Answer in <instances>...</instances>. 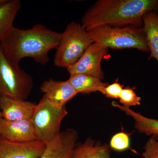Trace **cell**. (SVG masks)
<instances>
[{
  "instance_id": "6da1fadb",
  "label": "cell",
  "mask_w": 158,
  "mask_h": 158,
  "mask_svg": "<svg viewBox=\"0 0 158 158\" xmlns=\"http://www.w3.org/2000/svg\"><path fill=\"white\" fill-rule=\"evenodd\" d=\"M61 33L38 24L28 29L14 27L0 42L5 56L14 64L19 65L23 59L30 58L45 65L49 52L59 45Z\"/></svg>"
},
{
  "instance_id": "7a4b0ae2",
  "label": "cell",
  "mask_w": 158,
  "mask_h": 158,
  "mask_svg": "<svg viewBox=\"0 0 158 158\" xmlns=\"http://www.w3.org/2000/svg\"><path fill=\"white\" fill-rule=\"evenodd\" d=\"M151 11L158 12V0H99L85 12L81 25L87 31L103 26L141 27Z\"/></svg>"
},
{
  "instance_id": "3957f363",
  "label": "cell",
  "mask_w": 158,
  "mask_h": 158,
  "mask_svg": "<svg viewBox=\"0 0 158 158\" xmlns=\"http://www.w3.org/2000/svg\"><path fill=\"white\" fill-rule=\"evenodd\" d=\"M94 43L113 49L135 48L149 52L142 27L128 26L112 27L103 26L88 30Z\"/></svg>"
},
{
  "instance_id": "277c9868",
  "label": "cell",
  "mask_w": 158,
  "mask_h": 158,
  "mask_svg": "<svg viewBox=\"0 0 158 158\" xmlns=\"http://www.w3.org/2000/svg\"><path fill=\"white\" fill-rule=\"evenodd\" d=\"M93 43L81 24L74 22L69 23L61 33L54 58V65L67 69L77 62Z\"/></svg>"
},
{
  "instance_id": "5b68a950",
  "label": "cell",
  "mask_w": 158,
  "mask_h": 158,
  "mask_svg": "<svg viewBox=\"0 0 158 158\" xmlns=\"http://www.w3.org/2000/svg\"><path fill=\"white\" fill-rule=\"evenodd\" d=\"M33 87L32 76L19 65L11 62L0 45V95L26 100Z\"/></svg>"
},
{
  "instance_id": "8992f818",
  "label": "cell",
  "mask_w": 158,
  "mask_h": 158,
  "mask_svg": "<svg viewBox=\"0 0 158 158\" xmlns=\"http://www.w3.org/2000/svg\"><path fill=\"white\" fill-rule=\"evenodd\" d=\"M67 114L66 106L61 108L56 107L44 95L36 104L31 118L37 140L45 145L54 140L61 132V123Z\"/></svg>"
},
{
  "instance_id": "52a82bcc",
  "label": "cell",
  "mask_w": 158,
  "mask_h": 158,
  "mask_svg": "<svg viewBox=\"0 0 158 158\" xmlns=\"http://www.w3.org/2000/svg\"><path fill=\"white\" fill-rule=\"evenodd\" d=\"M108 53V48L93 43L85 51L77 62L67 68L70 74H85L103 80L104 73L101 67L102 60Z\"/></svg>"
},
{
  "instance_id": "ba28073f",
  "label": "cell",
  "mask_w": 158,
  "mask_h": 158,
  "mask_svg": "<svg viewBox=\"0 0 158 158\" xmlns=\"http://www.w3.org/2000/svg\"><path fill=\"white\" fill-rule=\"evenodd\" d=\"M78 139V134L74 129L60 132L54 140L46 145L39 158H72Z\"/></svg>"
},
{
  "instance_id": "9c48e42d",
  "label": "cell",
  "mask_w": 158,
  "mask_h": 158,
  "mask_svg": "<svg viewBox=\"0 0 158 158\" xmlns=\"http://www.w3.org/2000/svg\"><path fill=\"white\" fill-rule=\"evenodd\" d=\"M46 145L38 140L18 143L0 136V158H39Z\"/></svg>"
},
{
  "instance_id": "30bf717a",
  "label": "cell",
  "mask_w": 158,
  "mask_h": 158,
  "mask_svg": "<svg viewBox=\"0 0 158 158\" xmlns=\"http://www.w3.org/2000/svg\"><path fill=\"white\" fill-rule=\"evenodd\" d=\"M0 136L18 143L37 140L31 119L9 121L2 118L0 120Z\"/></svg>"
},
{
  "instance_id": "8fae6325",
  "label": "cell",
  "mask_w": 158,
  "mask_h": 158,
  "mask_svg": "<svg viewBox=\"0 0 158 158\" xmlns=\"http://www.w3.org/2000/svg\"><path fill=\"white\" fill-rule=\"evenodd\" d=\"M40 90L51 104L58 108L65 106L68 102L78 94L68 80H47L43 82Z\"/></svg>"
},
{
  "instance_id": "7c38bea8",
  "label": "cell",
  "mask_w": 158,
  "mask_h": 158,
  "mask_svg": "<svg viewBox=\"0 0 158 158\" xmlns=\"http://www.w3.org/2000/svg\"><path fill=\"white\" fill-rule=\"evenodd\" d=\"M36 104L26 100L0 95L2 118L9 121L31 119Z\"/></svg>"
},
{
  "instance_id": "4fadbf2b",
  "label": "cell",
  "mask_w": 158,
  "mask_h": 158,
  "mask_svg": "<svg viewBox=\"0 0 158 158\" xmlns=\"http://www.w3.org/2000/svg\"><path fill=\"white\" fill-rule=\"evenodd\" d=\"M21 6L19 0H4L0 3V42L14 27L15 19Z\"/></svg>"
},
{
  "instance_id": "5bb4252c",
  "label": "cell",
  "mask_w": 158,
  "mask_h": 158,
  "mask_svg": "<svg viewBox=\"0 0 158 158\" xmlns=\"http://www.w3.org/2000/svg\"><path fill=\"white\" fill-rule=\"evenodd\" d=\"M143 31L150 52L148 59H155L158 62V12L151 11L142 18Z\"/></svg>"
},
{
  "instance_id": "9a60e30c",
  "label": "cell",
  "mask_w": 158,
  "mask_h": 158,
  "mask_svg": "<svg viewBox=\"0 0 158 158\" xmlns=\"http://www.w3.org/2000/svg\"><path fill=\"white\" fill-rule=\"evenodd\" d=\"M112 105L133 118L135 121V127L138 132L148 136H158V119L146 117L115 102H113Z\"/></svg>"
},
{
  "instance_id": "2e32d148",
  "label": "cell",
  "mask_w": 158,
  "mask_h": 158,
  "mask_svg": "<svg viewBox=\"0 0 158 158\" xmlns=\"http://www.w3.org/2000/svg\"><path fill=\"white\" fill-rule=\"evenodd\" d=\"M68 81L78 93L89 94L92 92H100L109 84L105 83L95 77L85 74H70Z\"/></svg>"
},
{
  "instance_id": "e0dca14e",
  "label": "cell",
  "mask_w": 158,
  "mask_h": 158,
  "mask_svg": "<svg viewBox=\"0 0 158 158\" xmlns=\"http://www.w3.org/2000/svg\"><path fill=\"white\" fill-rule=\"evenodd\" d=\"M72 158H112L110 146L95 142L88 138L83 143L76 146Z\"/></svg>"
},
{
  "instance_id": "ac0fdd59",
  "label": "cell",
  "mask_w": 158,
  "mask_h": 158,
  "mask_svg": "<svg viewBox=\"0 0 158 158\" xmlns=\"http://www.w3.org/2000/svg\"><path fill=\"white\" fill-rule=\"evenodd\" d=\"M119 99L122 106L127 107L141 105V98L136 94L134 88L127 87L123 88Z\"/></svg>"
},
{
  "instance_id": "d6986e66",
  "label": "cell",
  "mask_w": 158,
  "mask_h": 158,
  "mask_svg": "<svg viewBox=\"0 0 158 158\" xmlns=\"http://www.w3.org/2000/svg\"><path fill=\"white\" fill-rule=\"evenodd\" d=\"M130 146L129 135L124 132L116 133L112 137L110 141V147L116 151L121 152L128 149Z\"/></svg>"
},
{
  "instance_id": "ffe728a7",
  "label": "cell",
  "mask_w": 158,
  "mask_h": 158,
  "mask_svg": "<svg viewBox=\"0 0 158 158\" xmlns=\"http://www.w3.org/2000/svg\"><path fill=\"white\" fill-rule=\"evenodd\" d=\"M142 158H158V136H150L144 145Z\"/></svg>"
},
{
  "instance_id": "44dd1931",
  "label": "cell",
  "mask_w": 158,
  "mask_h": 158,
  "mask_svg": "<svg viewBox=\"0 0 158 158\" xmlns=\"http://www.w3.org/2000/svg\"><path fill=\"white\" fill-rule=\"evenodd\" d=\"M123 86L119 82L118 80L111 85H109L105 87L100 91L101 93L105 95L106 97L113 99L119 98Z\"/></svg>"
},
{
  "instance_id": "7402d4cb",
  "label": "cell",
  "mask_w": 158,
  "mask_h": 158,
  "mask_svg": "<svg viewBox=\"0 0 158 158\" xmlns=\"http://www.w3.org/2000/svg\"><path fill=\"white\" fill-rule=\"evenodd\" d=\"M2 118V113H1V109H0V120H1Z\"/></svg>"
},
{
  "instance_id": "603a6c76",
  "label": "cell",
  "mask_w": 158,
  "mask_h": 158,
  "mask_svg": "<svg viewBox=\"0 0 158 158\" xmlns=\"http://www.w3.org/2000/svg\"><path fill=\"white\" fill-rule=\"evenodd\" d=\"M4 0H0V3L2 2Z\"/></svg>"
}]
</instances>
